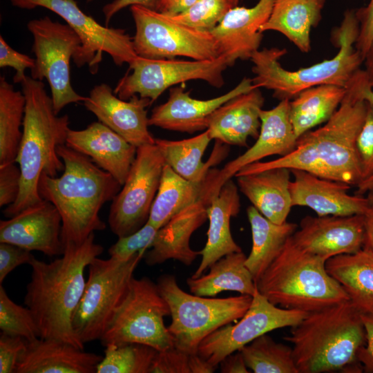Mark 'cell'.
I'll return each mask as SVG.
<instances>
[{
    "label": "cell",
    "instance_id": "9f6ffc18",
    "mask_svg": "<svg viewBox=\"0 0 373 373\" xmlns=\"http://www.w3.org/2000/svg\"><path fill=\"white\" fill-rule=\"evenodd\" d=\"M365 227L364 247L373 251V202H370L368 208L363 214Z\"/></svg>",
    "mask_w": 373,
    "mask_h": 373
},
{
    "label": "cell",
    "instance_id": "b9f144b4",
    "mask_svg": "<svg viewBox=\"0 0 373 373\" xmlns=\"http://www.w3.org/2000/svg\"><path fill=\"white\" fill-rule=\"evenodd\" d=\"M157 230L147 222L138 231L119 238L108 249L110 257L119 260H128L136 254H144L151 247Z\"/></svg>",
    "mask_w": 373,
    "mask_h": 373
},
{
    "label": "cell",
    "instance_id": "6f0895ef",
    "mask_svg": "<svg viewBox=\"0 0 373 373\" xmlns=\"http://www.w3.org/2000/svg\"><path fill=\"white\" fill-rule=\"evenodd\" d=\"M356 195H365L370 202H373V175L361 181L356 186Z\"/></svg>",
    "mask_w": 373,
    "mask_h": 373
},
{
    "label": "cell",
    "instance_id": "2e32d148",
    "mask_svg": "<svg viewBox=\"0 0 373 373\" xmlns=\"http://www.w3.org/2000/svg\"><path fill=\"white\" fill-rule=\"evenodd\" d=\"M308 312L279 307L258 289L244 316L234 325L227 324L208 335L199 345L198 354L215 367L229 354L240 350L261 335L274 329L294 327Z\"/></svg>",
    "mask_w": 373,
    "mask_h": 373
},
{
    "label": "cell",
    "instance_id": "91938a15",
    "mask_svg": "<svg viewBox=\"0 0 373 373\" xmlns=\"http://www.w3.org/2000/svg\"><path fill=\"white\" fill-rule=\"evenodd\" d=\"M365 69L363 70L370 85L373 88V43L365 55L363 62Z\"/></svg>",
    "mask_w": 373,
    "mask_h": 373
},
{
    "label": "cell",
    "instance_id": "d590c367",
    "mask_svg": "<svg viewBox=\"0 0 373 373\" xmlns=\"http://www.w3.org/2000/svg\"><path fill=\"white\" fill-rule=\"evenodd\" d=\"M209 178V171L201 182L189 181L165 164L147 222L158 229L164 226L173 216L201 197Z\"/></svg>",
    "mask_w": 373,
    "mask_h": 373
},
{
    "label": "cell",
    "instance_id": "e575fe53",
    "mask_svg": "<svg viewBox=\"0 0 373 373\" xmlns=\"http://www.w3.org/2000/svg\"><path fill=\"white\" fill-rule=\"evenodd\" d=\"M347 88L323 84L305 89L289 102V117L298 137L325 123L339 107Z\"/></svg>",
    "mask_w": 373,
    "mask_h": 373
},
{
    "label": "cell",
    "instance_id": "ba28073f",
    "mask_svg": "<svg viewBox=\"0 0 373 373\" xmlns=\"http://www.w3.org/2000/svg\"><path fill=\"white\" fill-rule=\"evenodd\" d=\"M156 284L170 309L172 321L167 328L173 346L188 354H197L202 341L213 332L240 319L252 300L245 294L219 298L191 294L171 274L160 276Z\"/></svg>",
    "mask_w": 373,
    "mask_h": 373
},
{
    "label": "cell",
    "instance_id": "94428289",
    "mask_svg": "<svg viewBox=\"0 0 373 373\" xmlns=\"http://www.w3.org/2000/svg\"><path fill=\"white\" fill-rule=\"evenodd\" d=\"M93 0H86L87 2H91L93 1Z\"/></svg>",
    "mask_w": 373,
    "mask_h": 373
},
{
    "label": "cell",
    "instance_id": "9a60e30c",
    "mask_svg": "<svg viewBox=\"0 0 373 373\" xmlns=\"http://www.w3.org/2000/svg\"><path fill=\"white\" fill-rule=\"evenodd\" d=\"M165 164L155 144L137 149L126 179L110 208L108 224L118 238L138 231L149 220Z\"/></svg>",
    "mask_w": 373,
    "mask_h": 373
},
{
    "label": "cell",
    "instance_id": "db71d44e",
    "mask_svg": "<svg viewBox=\"0 0 373 373\" xmlns=\"http://www.w3.org/2000/svg\"><path fill=\"white\" fill-rule=\"evenodd\" d=\"M222 373H249L248 367L245 363L242 353L235 352L227 356L220 363Z\"/></svg>",
    "mask_w": 373,
    "mask_h": 373
},
{
    "label": "cell",
    "instance_id": "f1b7e54d",
    "mask_svg": "<svg viewBox=\"0 0 373 373\" xmlns=\"http://www.w3.org/2000/svg\"><path fill=\"white\" fill-rule=\"evenodd\" d=\"M291 170L275 167L236 176L239 190L263 216L276 224L287 222L293 207Z\"/></svg>",
    "mask_w": 373,
    "mask_h": 373
},
{
    "label": "cell",
    "instance_id": "8d00e7d4",
    "mask_svg": "<svg viewBox=\"0 0 373 373\" xmlns=\"http://www.w3.org/2000/svg\"><path fill=\"white\" fill-rule=\"evenodd\" d=\"M26 99L5 78L0 77V164L17 160L22 138Z\"/></svg>",
    "mask_w": 373,
    "mask_h": 373
},
{
    "label": "cell",
    "instance_id": "836d02e7",
    "mask_svg": "<svg viewBox=\"0 0 373 373\" xmlns=\"http://www.w3.org/2000/svg\"><path fill=\"white\" fill-rule=\"evenodd\" d=\"M250 224L252 246L245 265L255 283L279 254L287 240L296 231L298 225L288 222L274 223L263 216L254 206L247 209Z\"/></svg>",
    "mask_w": 373,
    "mask_h": 373
},
{
    "label": "cell",
    "instance_id": "7c38bea8",
    "mask_svg": "<svg viewBox=\"0 0 373 373\" xmlns=\"http://www.w3.org/2000/svg\"><path fill=\"white\" fill-rule=\"evenodd\" d=\"M27 27L33 37L35 55L31 77L47 80L55 113L70 104L83 102L86 97L75 90L70 81V59L82 44L77 34L68 24L48 16L30 20Z\"/></svg>",
    "mask_w": 373,
    "mask_h": 373
},
{
    "label": "cell",
    "instance_id": "8fae6325",
    "mask_svg": "<svg viewBox=\"0 0 373 373\" xmlns=\"http://www.w3.org/2000/svg\"><path fill=\"white\" fill-rule=\"evenodd\" d=\"M130 10L135 26L133 43L137 56L148 59L185 57L194 60L220 56L210 32L186 26L155 9L134 5Z\"/></svg>",
    "mask_w": 373,
    "mask_h": 373
},
{
    "label": "cell",
    "instance_id": "5bb4252c",
    "mask_svg": "<svg viewBox=\"0 0 373 373\" xmlns=\"http://www.w3.org/2000/svg\"><path fill=\"white\" fill-rule=\"evenodd\" d=\"M230 66L223 56L207 60L148 59L137 56L129 64V70L122 77L113 92L128 100L134 95L149 98L153 102L167 88L191 80H204L213 87L224 84L223 72Z\"/></svg>",
    "mask_w": 373,
    "mask_h": 373
},
{
    "label": "cell",
    "instance_id": "9c48e42d",
    "mask_svg": "<svg viewBox=\"0 0 373 373\" xmlns=\"http://www.w3.org/2000/svg\"><path fill=\"white\" fill-rule=\"evenodd\" d=\"M169 315V307L157 284L147 277H133L99 340L104 347L140 343L158 351L167 350L173 347L164 322Z\"/></svg>",
    "mask_w": 373,
    "mask_h": 373
},
{
    "label": "cell",
    "instance_id": "cb8c5ba5",
    "mask_svg": "<svg viewBox=\"0 0 373 373\" xmlns=\"http://www.w3.org/2000/svg\"><path fill=\"white\" fill-rule=\"evenodd\" d=\"M66 145L90 157L122 186L137 149L100 122H93L82 130L70 128Z\"/></svg>",
    "mask_w": 373,
    "mask_h": 373
},
{
    "label": "cell",
    "instance_id": "f5cc1de1",
    "mask_svg": "<svg viewBox=\"0 0 373 373\" xmlns=\"http://www.w3.org/2000/svg\"><path fill=\"white\" fill-rule=\"evenodd\" d=\"M197 0H158L155 10L169 17L179 15L189 8Z\"/></svg>",
    "mask_w": 373,
    "mask_h": 373
},
{
    "label": "cell",
    "instance_id": "60d3db41",
    "mask_svg": "<svg viewBox=\"0 0 373 373\" xmlns=\"http://www.w3.org/2000/svg\"><path fill=\"white\" fill-rule=\"evenodd\" d=\"M239 0H197L184 12L171 17L175 21L200 31L210 32Z\"/></svg>",
    "mask_w": 373,
    "mask_h": 373
},
{
    "label": "cell",
    "instance_id": "c3c4849f",
    "mask_svg": "<svg viewBox=\"0 0 373 373\" xmlns=\"http://www.w3.org/2000/svg\"><path fill=\"white\" fill-rule=\"evenodd\" d=\"M32 256L28 249L12 244L0 242V285L16 267L29 264Z\"/></svg>",
    "mask_w": 373,
    "mask_h": 373
},
{
    "label": "cell",
    "instance_id": "1f68e13d",
    "mask_svg": "<svg viewBox=\"0 0 373 373\" xmlns=\"http://www.w3.org/2000/svg\"><path fill=\"white\" fill-rule=\"evenodd\" d=\"M211 140L209 131L205 130L195 137L181 140L155 138V144L165 163L175 173L189 181L201 182L227 153L222 143L216 141L209 161L203 162L202 156Z\"/></svg>",
    "mask_w": 373,
    "mask_h": 373
},
{
    "label": "cell",
    "instance_id": "d4e9b609",
    "mask_svg": "<svg viewBox=\"0 0 373 373\" xmlns=\"http://www.w3.org/2000/svg\"><path fill=\"white\" fill-rule=\"evenodd\" d=\"M289 99H283L273 108L260 111L261 125L256 142L220 169L224 182L248 164L271 155L283 156L292 151L298 138L289 117Z\"/></svg>",
    "mask_w": 373,
    "mask_h": 373
},
{
    "label": "cell",
    "instance_id": "d6986e66",
    "mask_svg": "<svg viewBox=\"0 0 373 373\" xmlns=\"http://www.w3.org/2000/svg\"><path fill=\"white\" fill-rule=\"evenodd\" d=\"M83 103L99 122L134 146L155 144V138L149 131L146 108L152 103L150 99L134 95L128 100L122 99L103 83L95 86Z\"/></svg>",
    "mask_w": 373,
    "mask_h": 373
},
{
    "label": "cell",
    "instance_id": "484cf974",
    "mask_svg": "<svg viewBox=\"0 0 373 373\" xmlns=\"http://www.w3.org/2000/svg\"><path fill=\"white\" fill-rule=\"evenodd\" d=\"M265 99L260 88L240 94L218 108L208 118L212 140L224 144L247 146L249 137L257 139Z\"/></svg>",
    "mask_w": 373,
    "mask_h": 373
},
{
    "label": "cell",
    "instance_id": "ffe728a7",
    "mask_svg": "<svg viewBox=\"0 0 373 373\" xmlns=\"http://www.w3.org/2000/svg\"><path fill=\"white\" fill-rule=\"evenodd\" d=\"M62 221L50 202L42 200L6 220L0 221V242L12 244L48 256H61Z\"/></svg>",
    "mask_w": 373,
    "mask_h": 373
},
{
    "label": "cell",
    "instance_id": "277c9868",
    "mask_svg": "<svg viewBox=\"0 0 373 373\" xmlns=\"http://www.w3.org/2000/svg\"><path fill=\"white\" fill-rule=\"evenodd\" d=\"M26 99L23 135L16 162L21 172V189L17 200L3 210L11 218L43 199L38 192L42 172L56 177L64 169L57 152L66 144L70 120L68 115L59 116L42 81L26 76L21 83Z\"/></svg>",
    "mask_w": 373,
    "mask_h": 373
},
{
    "label": "cell",
    "instance_id": "74e56055",
    "mask_svg": "<svg viewBox=\"0 0 373 373\" xmlns=\"http://www.w3.org/2000/svg\"><path fill=\"white\" fill-rule=\"evenodd\" d=\"M240 351L247 367L254 373H299L292 347L276 342L265 334Z\"/></svg>",
    "mask_w": 373,
    "mask_h": 373
},
{
    "label": "cell",
    "instance_id": "816d5d0a",
    "mask_svg": "<svg viewBox=\"0 0 373 373\" xmlns=\"http://www.w3.org/2000/svg\"><path fill=\"white\" fill-rule=\"evenodd\" d=\"M158 0H113L106 4L102 9L107 25L111 19L119 11L127 6L138 5L155 9Z\"/></svg>",
    "mask_w": 373,
    "mask_h": 373
},
{
    "label": "cell",
    "instance_id": "680465c9",
    "mask_svg": "<svg viewBox=\"0 0 373 373\" xmlns=\"http://www.w3.org/2000/svg\"><path fill=\"white\" fill-rule=\"evenodd\" d=\"M360 91L362 97L373 106V88L370 85L363 70L360 75Z\"/></svg>",
    "mask_w": 373,
    "mask_h": 373
},
{
    "label": "cell",
    "instance_id": "f35d334b",
    "mask_svg": "<svg viewBox=\"0 0 373 373\" xmlns=\"http://www.w3.org/2000/svg\"><path fill=\"white\" fill-rule=\"evenodd\" d=\"M104 356L97 364V373H149L158 350L140 343L105 347Z\"/></svg>",
    "mask_w": 373,
    "mask_h": 373
},
{
    "label": "cell",
    "instance_id": "30bf717a",
    "mask_svg": "<svg viewBox=\"0 0 373 373\" xmlns=\"http://www.w3.org/2000/svg\"><path fill=\"white\" fill-rule=\"evenodd\" d=\"M144 255L136 254L128 260L97 257L88 265V278L72 318L73 330L84 344L100 339Z\"/></svg>",
    "mask_w": 373,
    "mask_h": 373
},
{
    "label": "cell",
    "instance_id": "7402d4cb",
    "mask_svg": "<svg viewBox=\"0 0 373 373\" xmlns=\"http://www.w3.org/2000/svg\"><path fill=\"white\" fill-rule=\"evenodd\" d=\"M253 88L252 79L244 78L227 93L201 100L191 97L190 92L182 87H173L167 101L153 109L149 124L188 133L207 130L208 118L218 108L231 98Z\"/></svg>",
    "mask_w": 373,
    "mask_h": 373
},
{
    "label": "cell",
    "instance_id": "603a6c76",
    "mask_svg": "<svg viewBox=\"0 0 373 373\" xmlns=\"http://www.w3.org/2000/svg\"><path fill=\"white\" fill-rule=\"evenodd\" d=\"M275 0H258L251 8L231 9L210 32L218 44L220 55L233 66L238 59L251 58L262 39L260 27L268 19Z\"/></svg>",
    "mask_w": 373,
    "mask_h": 373
},
{
    "label": "cell",
    "instance_id": "7dc6e473",
    "mask_svg": "<svg viewBox=\"0 0 373 373\" xmlns=\"http://www.w3.org/2000/svg\"><path fill=\"white\" fill-rule=\"evenodd\" d=\"M27 341L21 336L1 332L0 373H15L17 361Z\"/></svg>",
    "mask_w": 373,
    "mask_h": 373
},
{
    "label": "cell",
    "instance_id": "8992f818",
    "mask_svg": "<svg viewBox=\"0 0 373 373\" xmlns=\"http://www.w3.org/2000/svg\"><path fill=\"white\" fill-rule=\"evenodd\" d=\"M358 22L355 10L345 12L343 20L333 32L332 41L338 52L332 58L297 70L284 68L279 60L287 53L285 49L264 48L251 58L254 64L252 78L254 88L273 91L280 100L291 99L311 87L332 84L346 88L359 70L363 59L355 48Z\"/></svg>",
    "mask_w": 373,
    "mask_h": 373
},
{
    "label": "cell",
    "instance_id": "52a82bcc",
    "mask_svg": "<svg viewBox=\"0 0 373 373\" xmlns=\"http://www.w3.org/2000/svg\"><path fill=\"white\" fill-rule=\"evenodd\" d=\"M325 264V259L303 249L290 236L256 283V288L274 305L307 312L350 300Z\"/></svg>",
    "mask_w": 373,
    "mask_h": 373
},
{
    "label": "cell",
    "instance_id": "bcb514c9",
    "mask_svg": "<svg viewBox=\"0 0 373 373\" xmlns=\"http://www.w3.org/2000/svg\"><path fill=\"white\" fill-rule=\"evenodd\" d=\"M35 64V59L15 50L0 36V67H11L16 70L15 83H21L26 77L25 71L32 70Z\"/></svg>",
    "mask_w": 373,
    "mask_h": 373
},
{
    "label": "cell",
    "instance_id": "ac0fdd59",
    "mask_svg": "<svg viewBox=\"0 0 373 373\" xmlns=\"http://www.w3.org/2000/svg\"><path fill=\"white\" fill-rule=\"evenodd\" d=\"M300 248L326 261L332 257L355 253L363 247V215L307 216L291 236Z\"/></svg>",
    "mask_w": 373,
    "mask_h": 373
},
{
    "label": "cell",
    "instance_id": "d6a6232c",
    "mask_svg": "<svg viewBox=\"0 0 373 373\" xmlns=\"http://www.w3.org/2000/svg\"><path fill=\"white\" fill-rule=\"evenodd\" d=\"M242 251L227 254L209 267L207 274L187 278L190 291L200 296H215L223 291H233L253 296L257 290Z\"/></svg>",
    "mask_w": 373,
    "mask_h": 373
},
{
    "label": "cell",
    "instance_id": "681fc988",
    "mask_svg": "<svg viewBox=\"0 0 373 373\" xmlns=\"http://www.w3.org/2000/svg\"><path fill=\"white\" fill-rule=\"evenodd\" d=\"M358 22V33L355 48L363 59L373 43V0L368 4L355 10Z\"/></svg>",
    "mask_w": 373,
    "mask_h": 373
},
{
    "label": "cell",
    "instance_id": "e0dca14e",
    "mask_svg": "<svg viewBox=\"0 0 373 373\" xmlns=\"http://www.w3.org/2000/svg\"><path fill=\"white\" fill-rule=\"evenodd\" d=\"M223 184L220 169L211 168L207 187L201 197L157 230L151 249L146 251L143 257L148 265H160L170 259L178 260L186 266L193 262L200 251L191 248L190 238L208 219L207 207Z\"/></svg>",
    "mask_w": 373,
    "mask_h": 373
},
{
    "label": "cell",
    "instance_id": "f546056e",
    "mask_svg": "<svg viewBox=\"0 0 373 373\" xmlns=\"http://www.w3.org/2000/svg\"><path fill=\"white\" fill-rule=\"evenodd\" d=\"M325 0H275L262 32L277 31L303 52L311 49L310 32L321 19Z\"/></svg>",
    "mask_w": 373,
    "mask_h": 373
},
{
    "label": "cell",
    "instance_id": "f907efd6",
    "mask_svg": "<svg viewBox=\"0 0 373 373\" xmlns=\"http://www.w3.org/2000/svg\"><path fill=\"white\" fill-rule=\"evenodd\" d=\"M365 330V343L360 348L357 358L363 369L373 372V312L361 313Z\"/></svg>",
    "mask_w": 373,
    "mask_h": 373
},
{
    "label": "cell",
    "instance_id": "7a4b0ae2",
    "mask_svg": "<svg viewBox=\"0 0 373 373\" xmlns=\"http://www.w3.org/2000/svg\"><path fill=\"white\" fill-rule=\"evenodd\" d=\"M92 233L82 244H68L62 257L49 263L32 256L31 278L26 286L24 304L31 311L39 338L66 342L84 350L75 333L72 318L82 296L84 270L104 247Z\"/></svg>",
    "mask_w": 373,
    "mask_h": 373
},
{
    "label": "cell",
    "instance_id": "4dcf8cb0",
    "mask_svg": "<svg viewBox=\"0 0 373 373\" xmlns=\"http://www.w3.org/2000/svg\"><path fill=\"white\" fill-rule=\"evenodd\" d=\"M327 272L338 281L361 313L373 312V251L363 247L353 254L330 258Z\"/></svg>",
    "mask_w": 373,
    "mask_h": 373
},
{
    "label": "cell",
    "instance_id": "ab89813d",
    "mask_svg": "<svg viewBox=\"0 0 373 373\" xmlns=\"http://www.w3.org/2000/svg\"><path fill=\"white\" fill-rule=\"evenodd\" d=\"M0 329L27 341L39 338V330L31 311L13 302L0 285Z\"/></svg>",
    "mask_w": 373,
    "mask_h": 373
},
{
    "label": "cell",
    "instance_id": "44dd1931",
    "mask_svg": "<svg viewBox=\"0 0 373 373\" xmlns=\"http://www.w3.org/2000/svg\"><path fill=\"white\" fill-rule=\"evenodd\" d=\"M289 191L293 207H307L317 216L363 215L370 202L367 197L350 195L351 186L318 177L303 170L291 169Z\"/></svg>",
    "mask_w": 373,
    "mask_h": 373
},
{
    "label": "cell",
    "instance_id": "7bdbcfd3",
    "mask_svg": "<svg viewBox=\"0 0 373 373\" xmlns=\"http://www.w3.org/2000/svg\"><path fill=\"white\" fill-rule=\"evenodd\" d=\"M366 102L365 119L356 140L361 181L373 175V106Z\"/></svg>",
    "mask_w": 373,
    "mask_h": 373
},
{
    "label": "cell",
    "instance_id": "4fadbf2b",
    "mask_svg": "<svg viewBox=\"0 0 373 373\" xmlns=\"http://www.w3.org/2000/svg\"><path fill=\"white\" fill-rule=\"evenodd\" d=\"M12 6L30 10L48 9L61 17L79 36L82 44L73 56L77 67L88 65L97 72L103 53L108 54L117 66L128 65L137 57L131 37L124 29L102 26L84 13L75 0H9Z\"/></svg>",
    "mask_w": 373,
    "mask_h": 373
},
{
    "label": "cell",
    "instance_id": "ee69618b",
    "mask_svg": "<svg viewBox=\"0 0 373 373\" xmlns=\"http://www.w3.org/2000/svg\"><path fill=\"white\" fill-rule=\"evenodd\" d=\"M189 356L174 346L157 351L150 367L149 373H191Z\"/></svg>",
    "mask_w": 373,
    "mask_h": 373
},
{
    "label": "cell",
    "instance_id": "6da1fadb",
    "mask_svg": "<svg viewBox=\"0 0 373 373\" xmlns=\"http://www.w3.org/2000/svg\"><path fill=\"white\" fill-rule=\"evenodd\" d=\"M359 69L333 115L317 129L298 137L294 148L278 158L242 168L235 177L275 167L298 169L321 178L356 186L362 180L356 140L365 119L367 102L360 91Z\"/></svg>",
    "mask_w": 373,
    "mask_h": 373
},
{
    "label": "cell",
    "instance_id": "3957f363",
    "mask_svg": "<svg viewBox=\"0 0 373 373\" xmlns=\"http://www.w3.org/2000/svg\"><path fill=\"white\" fill-rule=\"evenodd\" d=\"M57 152L64 164L63 173L50 177L42 172L38 192L60 213L64 246L81 245L94 231L106 228L99 211L106 202L113 200L122 185L90 157L66 144L58 146Z\"/></svg>",
    "mask_w": 373,
    "mask_h": 373
},
{
    "label": "cell",
    "instance_id": "11a10c76",
    "mask_svg": "<svg viewBox=\"0 0 373 373\" xmlns=\"http://www.w3.org/2000/svg\"><path fill=\"white\" fill-rule=\"evenodd\" d=\"M189 368L191 373H213L217 367L211 365L197 353L190 354Z\"/></svg>",
    "mask_w": 373,
    "mask_h": 373
},
{
    "label": "cell",
    "instance_id": "83f0119b",
    "mask_svg": "<svg viewBox=\"0 0 373 373\" xmlns=\"http://www.w3.org/2000/svg\"><path fill=\"white\" fill-rule=\"evenodd\" d=\"M238 189L230 178L212 197L207 209L209 221L207 242L200 251L202 259L191 278L202 276L207 269L222 257L242 251L233 240L230 227L231 218L236 216L240 209Z\"/></svg>",
    "mask_w": 373,
    "mask_h": 373
},
{
    "label": "cell",
    "instance_id": "f6af8a7d",
    "mask_svg": "<svg viewBox=\"0 0 373 373\" xmlns=\"http://www.w3.org/2000/svg\"><path fill=\"white\" fill-rule=\"evenodd\" d=\"M15 162L0 164V207L9 206L17 199L21 172Z\"/></svg>",
    "mask_w": 373,
    "mask_h": 373
},
{
    "label": "cell",
    "instance_id": "5b68a950",
    "mask_svg": "<svg viewBox=\"0 0 373 373\" xmlns=\"http://www.w3.org/2000/svg\"><path fill=\"white\" fill-rule=\"evenodd\" d=\"M283 339L292 344L299 373L361 372L357 355L365 343L361 312L350 300L308 312Z\"/></svg>",
    "mask_w": 373,
    "mask_h": 373
},
{
    "label": "cell",
    "instance_id": "4316f807",
    "mask_svg": "<svg viewBox=\"0 0 373 373\" xmlns=\"http://www.w3.org/2000/svg\"><path fill=\"white\" fill-rule=\"evenodd\" d=\"M102 357L66 342L38 338L27 341L15 373H95Z\"/></svg>",
    "mask_w": 373,
    "mask_h": 373
}]
</instances>
